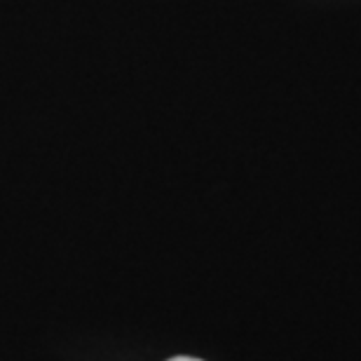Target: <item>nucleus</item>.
<instances>
[{
  "label": "nucleus",
  "instance_id": "f257e3e1",
  "mask_svg": "<svg viewBox=\"0 0 361 361\" xmlns=\"http://www.w3.org/2000/svg\"><path fill=\"white\" fill-rule=\"evenodd\" d=\"M169 361H202V359H195V357H174V359H169Z\"/></svg>",
  "mask_w": 361,
  "mask_h": 361
}]
</instances>
